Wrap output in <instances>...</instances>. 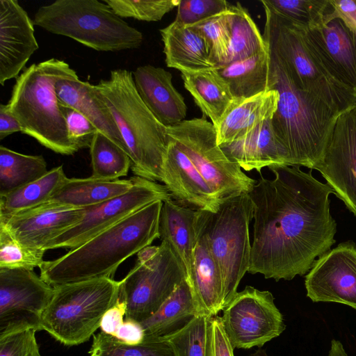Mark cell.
Segmentation results:
<instances>
[{"mask_svg":"<svg viewBox=\"0 0 356 356\" xmlns=\"http://www.w3.org/2000/svg\"><path fill=\"white\" fill-rule=\"evenodd\" d=\"M301 30L326 70L356 95V35L339 19L316 29Z\"/></svg>","mask_w":356,"mask_h":356,"instance_id":"d6986e66","label":"cell"},{"mask_svg":"<svg viewBox=\"0 0 356 356\" xmlns=\"http://www.w3.org/2000/svg\"><path fill=\"white\" fill-rule=\"evenodd\" d=\"M314 170L356 217V103L338 115Z\"/></svg>","mask_w":356,"mask_h":356,"instance_id":"9a60e30c","label":"cell"},{"mask_svg":"<svg viewBox=\"0 0 356 356\" xmlns=\"http://www.w3.org/2000/svg\"><path fill=\"white\" fill-rule=\"evenodd\" d=\"M126 312L127 303L119 297L118 302L104 314L100 324L101 332L115 337L118 327L124 321Z\"/></svg>","mask_w":356,"mask_h":356,"instance_id":"7dc6e473","label":"cell"},{"mask_svg":"<svg viewBox=\"0 0 356 356\" xmlns=\"http://www.w3.org/2000/svg\"><path fill=\"white\" fill-rule=\"evenodd\" d=\"M15 132H22L17 118L10 113L6 104L0 105V140Z\"/></svg>","mask_w":356,"mask_h":356,"instance_id":"681fc988","label":"cell"},{"mask_svg":"<svg viewBox=\"0 0 356 356\" xmlns=\"http://www.w3.org/2000/svg\"><path fill=\"white\" fill-rule=\"evenodd\" d=\"M67 178L63 165H59L35 181L0 196V216H13L49 201Z\"/></svg>","mask_w":356,"mask_h":356,"instance_id":"1f68e13d","label":"cell"},{"mask_svg":"<svg viewBox=\"0 0 356 356\" xmlns=\"http://www.w3.org/2000/svg\"><path fill=\"white\" fill-rule=\"evenodd\" d=\"M53 294L54 287L33 270L0 269V338L42 330V316Z\"/></svg>","mask_w":356,"mask_h":356,"instance_id":"5bb4252c","label":"cell"},{"mask_svg":"<svg viewBox=\"0 0 356 356\" xmlns=\"http://www.w3.org/2000/svg\"><path fill=\"white\" fill-rule=\"evenodd\" d=\"M278 100L279 92L275 89L249 98L234 99L215 127L218 144L231 143L272 118Z\"/></svg>","mask_w":356,"mask_h":356,"instance_id":"484cf974","label":"cell"},{"mask_svg":"<svg viewBox=\"0 0 356 356\" xmlns=\"http://www.w3.org/2000/svg\"><path fill=\"white\" fill-rule=\"evenodd\" d=\"M232 8L216 15L190 25L204 38L214 67L225 64L231 38Z\"/></svg>","mask_w":356,"mask_h":356,"instance_id":"f35d334b","label":"cell"},{"mask_svg":"<svg viewBox=\"0 0 356 356\" xmlns=\"http://www.w3.org/2000/svg\"><path fill=\"white\" fill-rule=\"evenodd\" d=\"M74 72L67 63L55 58L33 63L16 78L6 104L20 123L22 133L63 155L79 149L69 139L55 84Z\"/></svg>","mask_w":356,"mask_h":356,"instance_id":"5b68a950","label":"cell"},{"mask_svg":"<svg viewBox=\"0 0 356 356\" xmlns=\"http://www.w3.org/2000/svg\"><path fill=\"white\" fill-rule=\"evenodd\" d=\"M159 31L168 67L186 72L215 68L207 43L196 30L175 19Z\"/></svg>","mask_w":356,"mask_h":356,"instance_id":"d4e9b609","label":"cell"},{"mask_svg":"<svg viewBox=\"0 0 356 356\" xmlns=\"http://www.w3.org/2000/svg\"><path fill=\"white\" fill-rule=\"evenodd\" d=\"M268 51V89L279 92L277 108L271 120L274 131L287 152L289 166L314 170L340 113L318 97L296 88L275 54L269 49Z\"/></svg>","mask_w":356,"mask_h":356,"instance_id":"3957f363","label":"cell"},{"mask_svg":"<svg viewBox=\"0 0 356 356\" xmlns=\"http://www.w3.org/2000/svg\"><path fill=\"white\" fill-rule=\"evenodd\" d=\"M277 13L295 26L313 30L324 25L329 0H265Z\"/></svg>","mask_w":356,"mask_h":356,"instance_id":"74e56055","label":"cell"},{"mask_svg":"<svg viewBox=\"0 0 356 356\" xmlns=\"http://www.w3.org/2000/svg\"><path fill=\"white\" fill-rule=\"evenodd\" d=\"M213 317L199 314L181 330L162 339L169 342L175 356H210Z\"/></svg>","mask_w":356,"mask_h":356,"instance_id":"8d00e7d4","label":"cell"},{"mask_svg":"<svg viewBox=\"0 0 356 356\" xmlns=\"http://www.w3.org/2000/svg\"><path fill=\"white\" fill-rule=\"evenodd\" d=\"M225 0H180L175 20L185 26L195 24L229 8Z\"/></svg>","mask_w":356,"mask_h":356,"instance_id":"b9f144b4","label":"cell"},{"mask_svg":"<svg viewBox=\"0 0 356 356\" xmlns=\"http://www.w3.org/2000/svg\"><path fill=\"white\" fill-rule=\"evenodd\" d=\"M330 8L324 17V25L334 19H341L356 35V1L329 0Z\"/></svg>","mask_w":356,"mask_h":356,"instance_id":"f6af8a7d","label":"cell"},{"mask_svg":"<svg viewBox=\"0 0 356 356\" xmlns=\"http://www.w3.org/2000/svg\"><path fill=\"white\" fill-rule=\"evenodd\" d=\"M84 211L85 208L48 201L13 216H0V226L23 245L44 250L50 240L79 222Z\"/></svg>","mask_w":356,"mask_h":356,"instance_id":"e0dca14e","label":"cell"},{"mask_svg":"<svg viewBox=\"0 0 356 356\" xmlns=\"http://www.w3.org/2000/svg\"><path fill=\"white\" fill-rule=\"evenodd\" d=\"M234 350L220 317L213 316L211 321L210 356H234Z\"/></svg>","mask_w":356,"mask_h":356,"instance_id":"bcb514c9","label":"cell"},{"mask_svg":"<svg viewBox=\"0 0 356 356\" xmlns=\"http://www.w3.org/2000/svg\"><path fill=\"white\" fill-rule=\"evenodd\" d=\"M172 198L195 210L216 212L220 202L185 153L168 138L162 181Z\"/></svg>","mask_w":356,"mask_h":356,"instance_id":"ffe728a7","label":"cell"},{"mask_svg":"<svg viewBox=\"0 0 356 356\" xmlns=\"http://www.w3.org/2000/svg\"><path fill=\"white\" fill-rule=\"evenodd\" d=\"M120 284L113 278L102 277L53 286L42 330L67 346L88 341L100 327L105 312L118 302Z\"/></svg>","mask_w":356,"mask_h":356,"instance_id":"ba28073f","label":"cell"},{"mask_svg":"<svg viewBox=\"0 0 356 356\" xmlns=\"http://www.w3.org/2000/svg\"><path fill=\"white\" fill-rule=\"evenodd\" d=\"M167 135L189 158L220 203L249 193L257 183L225 155L217 143L214 125L204 118L168 127Z\"/></svg>","mask_w":356,"mask_h":356,"instance_id":"30bf717a","label":"cell"},{"mask_svg":"<svg viewBox=\"0 0 356 356\" xmlns=\"http://www.w3.org/2000/svg\"><path fill=\"white\" fill-rule=\"evenodd\" d=\"M33 330L0 338V356H42Z\"/></svg>","mask_w":356,"mask_h":356,"instance_id":"ee69618b","label":"cell"},{"mask_svg":"<svg viewBox=\"0 0 356 356\" xmlns=\"http://www.w3.org/2000/svg\"><path fill=\"white\" fill-rule=\"evenodd\" d=\"M131 179L133 186L129 191L85 208L81 220L50 240L44 250L74 249L147 205L172 198L164 185L138 176Z\"/></svg>","mask_w":356,"mask_h":356,"instance_id":"7c38bea8","label":"cell"},{"mask_svg":"<svg viewBox=\"0 0 356 356\" xmlns=\"http://www.w3.org/2000/svg\"><path fill=\"white\" fill-rule=\"evenodd\" d=\"M95 88L120 131L135 176L161 182L168 144L167 127L142 101L132 72L126 69L113 70L109 79L101 80Z\"/></svg>","mask_w":356,"mask_h":356,"instance_id":"277c9868","label":"cell"},{"mask_svg":"<svg viewBox=\"0 0 356 356\" xmlns=\"http://www.w3.org/2000/svg\"><path fill=\"white\" fill-rule=\"evenodd\" d=\"M307 296L314 302H337L356 310V245L339 243L319 257L306 274Z\"/></svg>","mask_w":356,"mask_h":356,"instance_id":"2e32d148","label":"cell"},{"mask_svg":"<svg viewBox=\"0 0 356 356\" xmlns=\"http://www.w3.org/2000/svg\"><path fill=\"white\" fill-rule=\"evenodd\" d=\"M191 275L187 281L199 311L216 316L223 309V286L220 270L203 236L199 221Z\"/></svg>","mask_w":356,"mask_h":356,"instance_id":"4316f807","label":"cell"},{"mask_svg":"<svg viewBox=\"0 0 356 356\" xmlns=\"http://www.w3.org/2000/svg\"><path fill=\"white\" fill-rule=\"evenodd\" d=\"M327 356H348L341 341L332 339Z\"/></svg>","mask_w":356,"mask_h":356,"instance_id":"f907efd6","label":"cell"},{"mask_svg":"<svg viewBox=\"0 0 356 356\" xmlns=\"http://www.w3.org/2000/svg\"><path fill=\"white\" fill-rule=\"evenodd\" d=\"M185 279L184 268L165 242L143 248L120 281L119 297L127 303L125 318L139 323L149 318Z\"/></svg>","mask_w":356,"mask_h":356,"instance_id":"8fae6325","label":"cell"},{"mask_svg":"<svg viewBox=\"0 0 356 356\" xmlns=\"http://www.w3.org/2000/svg\"><path fill=\"white\" fill-rule=\"evenodd\" d=\"M232 8L231 38L225 65L268 49L263 35L248 11L239 2L232 5Z\"/></svg>","mask_w":356,"mask_h":356,"instance_id":"836d02e7","label":"cell"},{"mask_svg":"<svg viewBox=\"0 0 356 356\" xmlns=\"http://www.w3.org/2000/svg\"><path fill=\"white\" fill-rule=\"evenodd\" d=\"M55 90L60 104L82 113L98 131L128 154L120 131L108 108L98 96L95 85L80 80L74 71L59 79L55 84Z\"/></svg>","mask_w":356,"mask_h":356,"instance_id":"603a6c76","label":"cell"},{"mask_svg":"<svg viewBox=\"0 0 356 356\" xmlns=\"http://www.w3.org/2000/svg\"><path fill=\"white\" fill-rule=\"evenodd\" d=\"M249 356H268L264 350L259 349Z\"/></svg>","mask_w":356,"mask_h":356,"instance_id":"816d5d0a","label":"cell"},{"mask_svg":"<svg viewBox=\"0 0 356 356\" xmlns=\"http://www.w3.org/2000/svg\"><path fill=\"white\" fill-rule=\"evenodd\" d=\"M132 74L140 97L162 124L168 127L185 120L187 106L174 87L170 72L145 65L138 67Z\"/></svg>","mask_w":356,"mask_h":356,"instance_id":"44dd1931","label":"cell"},{"mask_svg":"<svg viewBox=\"0 0 356 356\" xmlns=\"http://www.w3.org/2000/svg\"><path fill=\"white\" fill-rule=\"evenodd\" d=\"M34 25L70 38L98 51L138 48L143 33L117 15L104 1L56 0L40 7Z\"/></svg>","mask_w":356,"mask_h":356,"instance_id":"8992f818","label":"cell"},{"mask_svg":"<svg viewBox=\"0 0 356 356\" xmlns=\"http://www.w3.org/2000/svg\"><path fill=\"white\" fill-rule=\"evenodd\" d=\"M46 251L26 247L0 226V269L21 268L33 270L40 267Z\"/></svg>","mask_w":356,"mask_h":356,"instance_id":"ab89813d","label":"cell"},{"mask_svg":"<svg viewBox=\"0 0 356 356\" xmlns=\"http://www.w3.org/2000/svg\"><path fill=\"white\" fill-rule=\"evenodd\" d=\"M181 76L196 105L216 127L234 99L227 83L214 68L195 72H181Z\"/></svg>","mask_w":356,"mask_h":356,"instance_id":"4dcf8cb0","label":"cell"},{"mask_svg":"<svg viewBox=\"0 0 356 356\" xmlns=\"http://www.w3.org/2000/svg\"><path fill=\"white\" fill-rule=\"evenodd\" d=\"M199 314L202 313L185 279L156 313L140 322L145 338L161 339L170 336L184 327Z\"/></svg>","mask_w":356,"mask_h":356,"instance_id":"83f0119b","label":"cell"},{"mask_svg":"<svg viewBox=\"0 0 356 356\" xmlns=\"http://www.w3.org/2000/svg\"><path fill=\"white\" fill-rule=\"evenodd\" d=\"M271 120H265L243 136L220 147L229 160L246 171L289 166L287 152L276 136Z\"/></svg>","mask_w":356,"mask_h":356,"instance_id":"7402d4cb","label":"cell"},{"mask_svg":"<svg viewBox=\"0 0 356 356\" xmlns=\"http://www.w3.org/2000/svg\"><path fill=\"white\" fill-rule=\"evenodd\" d=\"M115 337L127 344H138L143 341L145 331L140 323L125 318L118 327Z\"/></svg>","mask_w":356,"mask_h":356,"instance_id":"c3c4849f","label":"cell"},{"mask_svg":"<svg viewBox=\"0 0 356 356\" xmlns=\"http://www.w3.org/2000/svg\"><path fill=\"white\" fill-rule=\"evenodd\" d=\"M198 210L182 205L172 198L163 202L159 232L179 259L188 281L191 275L198 238Z\"/></svg>","mask_w":356,"mask_h":356,"instance_id":"cb8c5ba5","label":"cell"},{"mask_svg":"<svg viewBox=\"0 0 356 356\" xmlns=\"http://www.w3.org/2000/svg\"><path fill=\"white\" fill-rule=\"evenodd\" d=\"M266 22L263 38L293 85L341 113L356 103V95L334 79L307 44L300 28L260 1Z\"/></svg>","mask_w":356,"mask_h":356,"instance_id":"52a82bcc","label":"cell"},{"mask_svg":"<svg viewBox=\"0 0 356 356\" xmlns=\"http://www.w3.org/2000/svg\"><path fill=\"white\" fill-rule=\"evenodd\" d=\"M34 24L17 0H0V84L19 76L39 48Z\"/></svg>","mask_w":356,"mask_h":356,"instance_id":"ac0fdd59","label":"cell"},{"mask_svg":"<svg viewBox=\"0 0 356 356\" xmlns=\"http://www.w3.org/2000/svg\"><path fill=\"white\" fill-rule=\"evenodd\" d=\"M253 213L254 204L248 193L222 202L216 212L199 210L202 232L221 274L224 307L249 270V225Z\"/></svg>","mask_w":356,"mask_h":356,"instance_id":"9c48e42d","label":"cell"},{"mask_svg":"<svg viewBox=\"0 0 356 356\" xmlns=\"http://www.w3.org/2000/svg\"><path fill=\"white\" fill-rule=\"evenodd\" d=\"M132 186L131 177L116 180L97 179L92 177L67 178L49 201L73 208H86L122 195Z\"/></svg>","mask_w":356,"mask_h":356,"instance_id":"f546056e","label":"cell"},{"mask_svg":"<svg viewBox=\"0 0 356 356\" xmlns=\"http://www.w3.org/2000/svg\"><path fill=\"white\" fill-rule=\"evenodd\" d=\"M92 337L90 356H175L171 345L162 338H145L143 342L131 345L102 332Z\"/></svg>","mask_w":356,"mask_h":356,"instance_id":"d590c367","label":"cell"},{"mask_svg":"<svg viewBox=\"0 0 356 356\" xmlns=\"http://www.w3.org/2000/svg\"><path fill=\"white\" fill-rule=\"evenodd\" d=\"M248 193L253 204V240L248 273L291 280L307 274L336 242L326 184L300 167L268 168Z\"/></svg>","mask_w":356,"mask_h":356,"instance_id":"6da1fadb","label":"cell"},{"mask_svg":"<svg viewBox=\"0 0 356 356\" xmlns=\"http://www.w3.org/2000/svg\"><path fill=\"white\" fill-rule=\"evenodd\" d=\"M48 172L42 155H28L0 146V196L42 177Z\"/></svg>","mask_w":356,"mask_h":356,"instance_id":"d6a6232c","label":"cell"},{"mask_svg":"<svg viewBox=\"0 0 356 356\" xmlns=\"http://www.w3.org/2000/svg\"><path fill=\"white\" fill-rule=\"evenodd\" d=\"M104 1L121 18L156 22L177 7L180 0H104Z\"/></svg>","mask_w":356,"mask_h":356,"instance_id":"60d3db41","label":"cell"},{"mask_svg":"<svg viewBox=\"0 0 356 356\" xmlns=\"http://www.w3.org/2000/svg\"><path fill=\"white\" fill-rule=\"evenodd\" d=\"M222 311L220 320L234 348L261 347L286 327L273 294L251 286L237 292Z\"/></svg>","mask_w":356,"mask_h":356,"instance_id":"4fadbf2b","label":"cell"},{"mask_svg":"<svg viewBox=\"0 0 356 356\" xmlns=\"http://www.w3.org/2000/svg\"><path fill=\"white\" fill-rule=\"evenodd\" d=\"M92 177L103 180H116L126 176L131 161L128 154L97 131L90 147Z\"/></svg>","mask_w":356,"mask_h":356,"instance_id":"e575fe53","label":"cell"},{"mask_svg":"<svg viewBox=\"0 0 356 356\" xmlns=\"http://www.w3.org/2000/svg\"><path fill=\"white\" fill-rule=\"evenodd\" d=\"M162 205L163 201L151 203L62 257L44 261L40 277L52 286L113 278L122 262L159 238Z\"/></svg>","mask_w":356,"mask_h":356,"instance_id":"7a4b0ae2","label":"cell"},{"mask_svg":"<svg viewBox=\"0 0 356 356\" xmlns=\"http://www.w3.org/2000/svg\"><path fill=\"white\" fill-rule=\"evenodd\" d=\"M229 87L234 99H246L268 89V49L251 57L214 68Z\"/></svg>","mask_w":356,"mask_h":356,"instance_id":"f1b7e54d","label":"cell"},{"mask_svg":"<svg viewBox=\"0 0 356 356\" xmlns=\"http://www.w3.org/2000/svg\"><path fill=\"white\" fill-rule=\"evenodd\" d=\"M68 137L71 143L79 150L90 148L98 131L93 124L76 109L60 103Z\"/></svg>","mask_w":356,"mask_h":356,"instance_id":"7bdbcfd3","label":"cell"}]
</instances>
